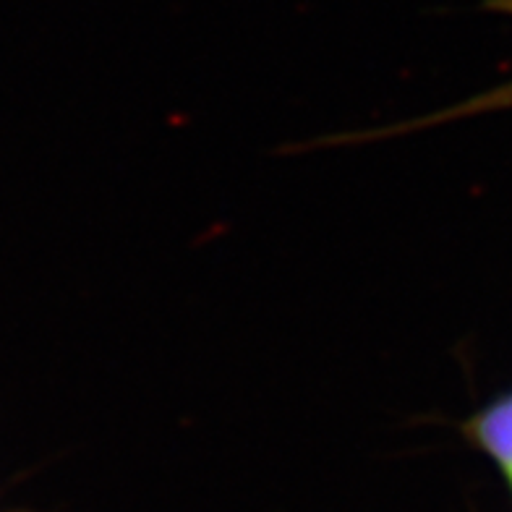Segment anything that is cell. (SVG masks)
I'll list each match as a JSON object with an SVG mask.
<instances>
[{
    "label": "cell",
    "mask_w": 512,
    "mask_h": 512,
    "mask_svg": "<svg viewBox=\"0 0 512 512\" xmlns=\"http://www.w3.org/2000/svg\"><path fill=\"white\" fill-rule=\"evenodd\" d=\"M471 434L502 465L512 484V392L473 418Z\"/></svg>",
    "instance_id": "1"
},
{
    "label": "cell",
    "mask_w": 512,
    "mask_h": 512,
    "mask_svg": "<svg viewBox=\"0 0 512 512\" xmlns=\"http://www.w3.org/2000/svg\"><path fill=\"white\" fill-rule=\"evenodd\" d=\"M512 108V81L510 84H502V87L492 89V92H484V95H476L473 100L463 102V105H455L450 110H442L437 115H429L424 121L411 123L413 128L421 126H437V123L455 121V118H465V115H476V113H492V110H507Z\"/></svg>",
    "instance_id": "2"
},
{
    "label": "cell",
    "mask_w": 512,
    "mask_h": 512,
    "mask_svg": "<svg viewBox=\"0 0 512 512\" xmlns=\"http://www.w3.org/2000/svg\"><path fill=\"white\" fill-rule=\"evenodd\" d=\"M486 8L494 14L512 16V0H486Z\"/></svg>",
    "instance_id": "3"
}]
</instances>
